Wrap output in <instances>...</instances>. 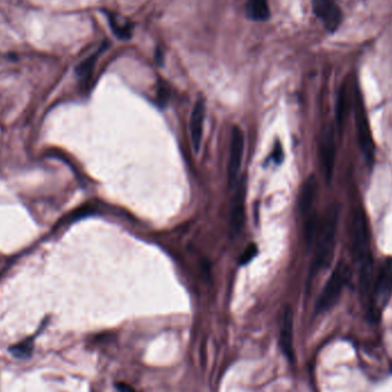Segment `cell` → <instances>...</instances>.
<instances>
[{
  "mask_svg": "<svg viewBox=\"0 0 392 392\" xmlns=\"http://www.w3.org/2000/svg\"><path fill=\"white\" fill-rule=\"evenodd\" d=\"M312 7L317 19L322 21L324 28L329 33H334L338 29L343 15L335 0H312Z\"/></svg>",
  "mask_w": 392,
  "mask_h": 392,
  "instance_id": "obj_9",
  "label": "cell"
},
{
  "mask_svg": "<svg viewBox=\"0 0 392 392\" xmlns=\"http://www.w3.org/2000/svg\"><path fill=\"white\" fill-rule=\"evenodd\" d=\"M33 340H26L21 342V343H17L13 345V347H10V352L15 358L24 359V358H29L30 354H33Z\"/></svg>",
  "mask_w": 392,
  "mask_h": 392,
  "instance_id": "obj_16",
  "label": "cell"
},
{
  "mask_svg": "<svg viewBox=\"0 0 392 392\" xmlns=\"http://www.w3.org/2000/svg\"><path fill=\"white\" fill-rule=\"evenodd\" d=\"M392 295V260L383 262L379 273L373 282V290L370 296L368 313L372 319H377L379 312L386 306Z\"/></svg>",
  "mask_w": 392,
  "mask_h": 392,
  "instance_id": "obj_5",
  "label": "cell"
},
{
  "mask_svg": "<svg viewBox=\"0 0 392 392\" xmlns=\"http://www.w3.org/2000/svg\"><path fill=\"white\" fill-rule=\"evenodd\" d=\"M168 90H166V88H163V86H161V88H159V101H161V102H162V104H164V102H166V100H168Z\"/></svg>",
  "mask_w": 392,
  "mask_h": 392,
  "instance_id": "obj_20",
  "label": "cell"
},
{
  "mask_svg": "<svg viewBox=\"0 0 392 392\" xmlns=\"http://www.w3.org/2000/svg\"><path fill=\"white\" fill-rule=\"evenodd\" d=\"M354 120H356V138L359 143L360 150L363 152V157L367 162L372 163L374 161L373 136L370 130V120L367 117V111L363 106V97L360 93L359 88H354Z\"/></svg>",
  "mask_w": 392,
  "mask_h": 392,
  "instance_id": "obj_4",
  "label": "cell"
},
{
  "mask_svg": "<svg viewBox=\"0 0 392 392\" xmlns=\"http://www.w3.org/2000/svg\"><path fill=\"white\" fill-rule=\"evenodd\" d=\"M352 253L354 260L358 262L359 269L373 265L370 253V230L367 224L365 211L361 207H356L352 216Z\"/></svg>",
  "mask_w": 392,
  "mask_h": 392,
  "instance_id": "obj_2",
  "label": "cell"
},
{
  "mask_svg": "<svg viewBox=\"0 0 392 392\" xmlns=\"http://www.w3.org/2000/svg\"><path fill=\"white\" fill-rule=\"evenodd\" d=\"M246 17L253 21H266L269 19V0H249L246 5Z\"/></svg>",
  "mask_w": 392,
  "mask_h": 392,
  "instance_id": "obj_14",
  "label": "cell"
},
{
  "mask_svg": "<svg viewBox=\"0 0 392 392\" xmlns=\"http://www.w3.org/2000/svg\"><path fill=\"white\" fill-rule=\"evenodd\" d=\"M111 30L120 39H129L132 36V24L129 22H120L115 15H109Z\"/></svg>",
  "mask_w": 392,
  "mask_h": 392,
  "instance_id": "obj_15",
  "label": "cell"
},
{
  "mask_svg": "<svg viewBox=\"0 0 392 392\" xmlns=\"http://www.w3.org/2000/svg\"><path fill=\"white\" fill-rule=\"evenodd\" d=\"M205 104L203 99H198L195 102L189 120V131H191V145L194 152H198L201 147L203 138V127H205Z\"/></svg>",
  "mask_w": 392,
  "mask_h": 392,
  "instance_id": "obj_10",
  "label": "cell"
},
{
  "mask_svg": "<svg viewBox=\"0 0 392 392\" xmlns=\"http://www.w3.org/2000/svg\"><path fill=\"white\" fill-rule=\"evenodd\" d=\"M282 157H283V154H282L281 146H280L279 143H276V148L273 152V159L276 163H280L282 161Z\"/></svg>",
  "mask_w": 392,
  "mask_h": 392,
  "instance_id": "obj_19",
  "label": "cell"
},
{
  "mask_svg": "<svg viewBox=\"0 0 392 392\" xmlns=\"http://www.w3.org/2000/svg\"><path fill=\"white\" fill-rule=\"evenodd\" d=\"M340 210L337 205L328 209L324 217L317 227L315 234V253L311 266V274H317L321 269L331 264L336 246L337 227Z\"/></svg>",
  "mask_w": 392,
  "mask_h": 392,
  "instance_id": "obj_1",
  "label": "cell"
},
{
  "mask_svg": "<svg viewBox=\"0 0 392 392\" xmlns=\"http://www.w3.org/2000/svg\"><path fill=\"white\" fill-rule=\"evenodd\" d=\"M350 278V269L343 262L337 264L317 299L315 305L317 313H324L334 308Z\"/></svg>",
  "mask_w": 392,
  "mask_h": 392,
  "instance_id": "obj_3",
  "label": "cell"
},
{
  "mask_svg": "<svg viewBox=\"0 0 392 392\" xmlns=\"http://www.w3.org/2000/svg\"><path fill=\"white\" fill-rule=\"evenodd\" d=\"M257 253V246L255 244H250L246 248V251L243 253L242 257H241V264H246L249 262L250 260H253V257L256 256Z\"/></svg>",
  "mask_w": 392,
  "mask_h": 392,
  "instance_id": "obj_18",
  "label": "cell"
},
{
  "mask_svg": "<svg viewBox=\"0 0 392 392\" xmlns=\"http://www.w3.org/2000/svg\"><path fill=\"white\" fill-rule=\"evenodd\" d=\"M317 182L315 175H312L306 179L301 188L299 198V210L301 217L305 219V230H313L317 228V221L315 217V203L317 200Z\"/></svg>",
  "mask_w": 392,
  "mask_h": 392,
  "instance_id": "obj_7",
  "label": "cell"
},
{
  "mask_svg": "<svg viewBox=\"0 0 392 392\" xmlns=\"http://www.w3.org/2000/svg\"><path fill=\"white\" fill-rule=\"evenodd\" d=\"M97 56H91L88 58V60H85L83 63H81L77 68V74L81 77L88 75L91 72L92 69H93L94 63H95V60H97Z\"/></svg>",
  "mask_w": 392,
  "mask_h": 392,
  "instance_id": "obj_17",
  "label": "cell"
},
{
  "mask_svg": "<svg viewBox=\"0 0 392 392\" xmlns=\"http://www.w3.org/2000/svg\"><path fill=\"white\" fill-rule=\"evenodd\" d=\"M244 198H246V186H244V180H242L235 191L232 201V209H230V230L235 235L240 233L244 224Z\"/></svg>",
  "mask_w": 392,
  "mask_h": 392,
  "instance_id": "obj_11",
  "label": "cell"
},
{
  "mask_svg": "<svg viewBox=\"0 0 392 392\" xmlns=\"http://www.w3.org/2000/svg\"><path fill=\"white\" fill-rule=\"evenodd\" d=\"M243 150H244V136L240 127L234 125L230 132V157L227 166V177L230 187L237 182L242 166Z\"/></svg>",
  "mask_w": 392,
  "mask_h": 392,
  "instance_id": "obj_8",
  "label": "cell"
},
{
  "mask_svg": "<svg viewBox=\"0 0 392 392\" xmlns=\"http://www.w3.org/2000/svg\"><path fill=\"white\" fill-rule=\"evenodd\" d=\"M117 390H118V392H134V390L130 386L125 384V383H120L117 386Z\"/></svg>",
  "mask_w": 392,
  "mask_h": 392,
  "instance_id": "obj_21",
  "label": "cell"
},
{
  "mask_svg": "<svg viewBox=\"0 0 392 392\" xmlns=\"http://www.w3.org/2000/svg\"><path fill=\"white\" fill-rule=\"evenodd\" d=\"M292 335H294V315L292 308H285L282 317L281 331H280V345L287 358L294 359L292 350Z\"/></svg>",
  "mask_w": 392,
  "mask_h": 392,
  "instance_id": "obj_12",
  "label": "cell"
},
{
  "mask_svg": "<svg viewBox=\"0 0 392 392\" xmlns=\"http://www.w3.org/2000/svg\"><path fill=\"white\" fill-rule=\"evenodd\" d=\"M321 170L326 182H331L336 163V136L333 124H326L321 131L319 143Z\"/></svg>",
  "mask_w": 392,
  "mask_h": 392,
  "instance_id": "obj_6",
  "label": "cell"
},
{
  "mask_svg": "<svg viewBox=\"0 0 392 392\" xmlns=\"http://www.w3.org/2000/svg\"><path fill=\"white\" fill-rule=\"evenodd\" d=\"M351 106H354V97H351L349 83L344 81L338 91L336 102V123L340 131L343 129L345 117Z\"/></svg>",
  "mask_w": 392,
  "mask_h": 392,
  "instance_id": "obj_13",
  "label": "cell"
}]
</instances>
